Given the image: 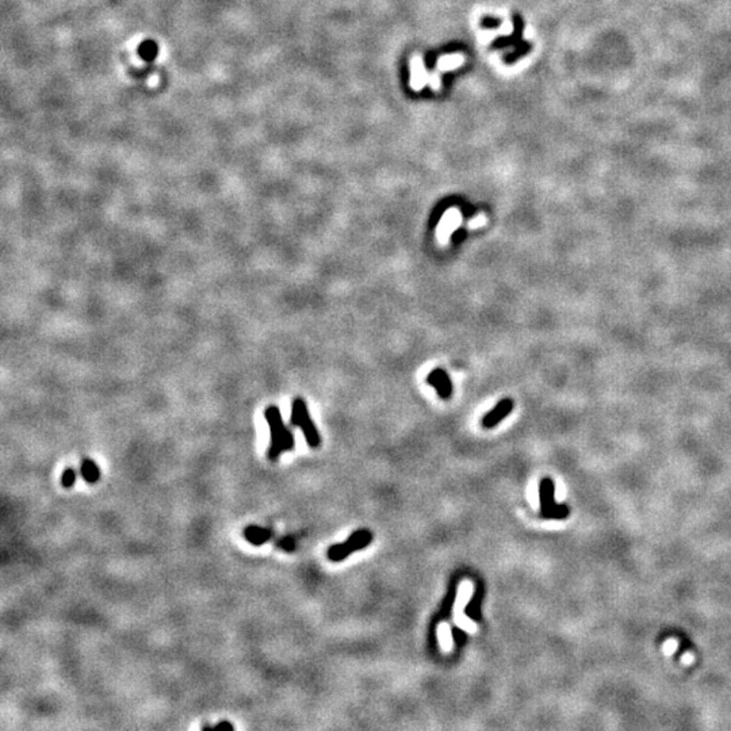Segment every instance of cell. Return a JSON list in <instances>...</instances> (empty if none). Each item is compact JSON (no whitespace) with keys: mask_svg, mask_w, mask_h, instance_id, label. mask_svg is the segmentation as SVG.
<instances>
[{"mask_svg":"<svg viewBox=\"0 0 731 731\" xmlns=\"http://www.w3.org/2000/svg\"><path fill=\"white\" fill-rule=\"evenodd\" d=\"M264 418L270 427V433H271L267 456L270 461H277L282 454L294 450L295 447L294 433L283 422L281 411L277 405L267 406V409L264 411Z\"/></svg>","mask_w":731,"mask_h":731,"instance_id":"cell-1","label":"cell"},{"mask_svg":"<svg viewBox=\"0 0 731 731\" xmlns=\"http://www.w3.org/2000/svg\"><path fill=\"white\" fill-rule=\"evenodd\" d=\"M290 424L298 427L302 431L309 447L317 449L321 445V438H320V433L317 431V427H316V424L313 422V420L310 419L308 405H307L305 399H302L301 397L294 398V401L291 404Z\"/></svg>","mask_w":731,"mask_h":731,"instance_id":"cell-2","label":"cell"},{"mask_svg":"<svg viewBox=\"0 0 731 731\" xmlns=\"http://www.w3.org/2000/svg\"><path fill=\"white\" fill-rule=\"evenodd\" d=\"M371 542H372L371 531L365 530V528L363 530H358V531L350 535V538L344 543H338V544L331 546L328 549L327 556H328V558L332 562H340V561L345 560L348 556H351L352 553L365 549L366 546H368Z\"/></svg>","mask_w":731,"mask_h":731,"instance_id":"cell-3","label":"cell"},{"mask_svg":"<svg viewBox=\"0 0 731 731\" xmlns=\"http://www.w3.org/2000/svg\"><path fill=\"white\" fill-rule=\"evenodd\" d=\"M540 497V515L544 519H563L567 516V508L556 504L554 500V482L550 479H543L539 485Z\"/></svg>","mask_w":731,"mask_h":731,"instance_id":"cell-4","label":"cell"},{"mask_svg":"<svg viewBox=\"0 0 731 731\" xmlns=\"http://www.w3.org/2000/svg\"><path fill=\"white\" fill-rule=\"evenodd\" d=\"M427 384L436 389L438 395L442 399H450L452 395V382H451L449 374L442 368L432 370L427 377Z\"/></svg>","mask_w":731,"mask_h":731,"instance_id":"cell-5","label":"cell"},{"mask_svg":"<svg viewBox=\"0 0 731 731\" xmlns=\"http://www.w3.org/2000/svg\"><path fill=\"white\" fill-rule=\"evenodd\" d=\"M513 401L510 398L501 399L490 412H488L482 419L483 428H495L497 424L503 422L506 416L513 411Z\"/></svg>","mask_w":731,"mask_h":731,"instance_id":"cell-6","label":"cell"},{"mask_svg":"<svg viewBox=\"0 0 731 731\" xmlns=\"http://www.w3.org/2000/svg\"><path fill=\"white\" fill-rule=\"evenodd\" d=\"M273 536H274L273 530L266 528V527L248 526V527L244 530V538H246V540L250 542L253 546H263V544H266L268 540H271Z\"/></svg>","mask_w":731,"mask_h":731,"instance_id":"cell-7","label":"cell"},{"mask_svg":"<svg viewBox=\"0 0 731 731\" xmlns=\"http://www.w3.org/2000/svg\"><path fill=\"white\" fill-rule=\"evenodd\" d=\"M483 585L479 583V587L476 588L474 594L470 600V603L465 607V614L466 617L474 621H479L481 620V605H482V600H483Z\"/></svg>","mask_w":731,"mask_h":731,"instance_id":"cell-8","label":"cell"},{"mask_svg":"<svg viewBox=\"0 0 731 731\" xmlns=\"http://www.w3.org/2000/svg\"><path fill=\"white\" fill-rule=\"evenodd\" d=\"M80 474L87 483H96L101 479V467L89 458H85L80 466Z\"/></svg>","mask_w":731,"mask_h":731,"instance_id":"cell-9","label":"cell"},{"mask_svg":"<svg viewBox=\"0 0 731 731\" xmlns=\"http://www.w3.org/2000/svg\"><path fill=\"white\" fill-rule=\"evenodd\" d=\"M456 593H458V581H455V578H454L451 581L450 590L447 592V596L445 597L442 608L439 611L440 620H447V619L450 618L451 611H452V607H454V603H455V599H456Z\"/></svg>","mask_w":731,"mask_h":731,"instance_id":"cell-10","label":"cell"},{"mask_svg":"<svg viewBox=\"0 0 731 731\" xmlns=\"http://www.w3.org/2000/svg\"><path fill=\"white\" fill-rule=\"evenodd\" d=\"M76 477H78L76 470H75L74 467H67V469L62 472V474H61V485H62L64 488L69 489V488H72V486L75 485Z\"/></svg>","mask_w":731,"mask_h":731,"instance_id":"cell-11","label":"cell"},{"mask_svg":"<svg viewBox=\"0 0 731 731\" xmlns=\"http://www.w3.org/2000/svg\"><path fill=\"white\" fill-rule=\"evenodd\" d=\"M451 631H452V639H454L455 645L458 647L463 646L466 644V641H467L466 633L462 628H459V627H452Z\"/></svg>","mask_w":731,"mask_h":731,"instance_id":"cell-12","label":"cell"},{"mask_svg":"<svg viewBox=\"0 0 731 731\" xmlns=\"http://www.w3.org/2000/svg\"><path fill=\"white\" fill-rule=\"evenodd\" d=\"M277 546H278L281 550H283V551H286V553H293V551L295 550V542H294V539L290 538V536H286V538L281 539V540L277 543Z\"/></svg>","mask_w":731,"mask_h":731,"instance_id":"cell-13","label":"cell"},{"mask_svg":"<svg viewBox=\"0 0 731 731\" xmlns=\"http://www.w3.org/2000/svg\"><path fill=\"white\" fill-rule=\"evenodd\" d=\"M203 729H216V730L217 729H227V730H233V725L230 722H227V721H223V722H220V723H217L214 726H205Z\"/></svg>","mask_w":731,"mask_h":731,"instance_id":"cell-14","label":"cell"},{"mask_svg":"<svg viewBox=\"0 0 731 731\" xmlns=\"http://www.w3.org/2000/svg\"><path fill=\"white\" fill-rule=\"evenodd\" d=\"M465 236H466L465 230H459V232H456V233L454 234V240H455V243H458V241L463 240V239H465Z\"/></svg>","mask_w":731,"mask_h":731,"instance_id":"cell-15","label":"cell"},{"mask_svg":"<svg viewBox=\"0 0 731 731\" xmlns=\"http://www.w3.org/2000/svg\"><path fill=\"white\" fill-rule=\"evenodd\" d=\"M675 648H676V644H675V642H673V641H672V642H668V644H666V647H665V650H666V651H671V650H672V651H673V650H675Z\"/></svg>","mask_w":731,"mask_h":731,"instance_id":"cell-16","label":"cell"}]
</instances>
